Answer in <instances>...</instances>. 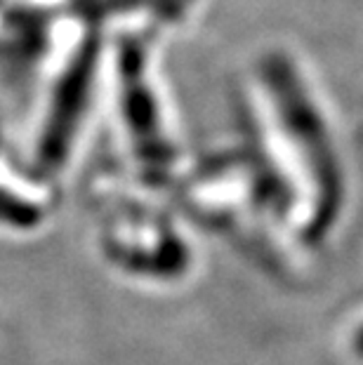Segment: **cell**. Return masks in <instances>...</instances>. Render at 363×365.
<instances>
[{"instance_id":"obj_1","label":"cell","mask_w":363,"mask_h":365,"mask_svg":"<svg viewBox=\"0 0 363 365\" xmlns=\"http://www.w3.org/2000/svg\"><path fill=\"white\" fill-rule=\"evenodd\" d=\"M236 111L238 135L272 177L292 231L319 257L349 205V168L326 97L290 52L269 50L238 90Z\"/></svg>"},{"instance_id":"obj_2","label":"cell","mask_w":363,"mask_h":365,"mask_svg":"<svg viewBox=\"0 0 363 365\" xmlns=\"http://www.w3.org/2000/svg\"><path fill=\"white\" fill-rule=\"evenodd\" d=\"M168 198L191 227L210 231L283 283L302 278L316 259L300 243L272 177L241 135L191 153Z\"/></svg>"},{"instance_id":"obj_6","label":"cell","mask_w":363,"mask_h":365,"mask_svg":"<svg viewBox=\"0 0 363 365\" xmlns=\"http://www.w3.org/2000/svg\"><path fill=\"white\" fill-rule=\"evenodd\" d=\"M361 139H363V125H361Z\"/></svg>"},{"instance_id":"obj_3","label":"cell","mask_w":363,"mask_h":365,"mask_svg":"<svg viewBox=\"0 0 363 365\" xmlns=\"http://www.w3.org/2000/svg\"><path fill=\"white\" fill-rule=\"evenodd\" d=\"M156 31L123 29L106 41L99 120L111 146L106 168L168 196L191 151L156 71Z\"/></svg>"},{"instance_id":"obj_5","label":"cell","mask_w":363,"mask_h":365,"mask_svg":"<svg viewBox=\"0 0 363 365\" xmlns=\"http://www.w3.org/2000/svg\"><path fill=\"white\" fill-rule=\"evenodd\" d=\"M339 344L354 365H363V302H359L347 314L342 328H339Z\"/></svg>"},{"instance_id":"obj_4","label":"cell","mask_w":363,"mask_h":365,"mask_svg":"<svg viewBox=\"0 0 363 365\" xmlns=\"http://www.w3.org/2000/svg\"><path fill=\"white\" fill-rule=\"evenodd\" d=\"M95 240L106 267L146 290H175L196 274L191 224L170 198L102 168L90 186Z\"/></svg>"}]
</instances>
